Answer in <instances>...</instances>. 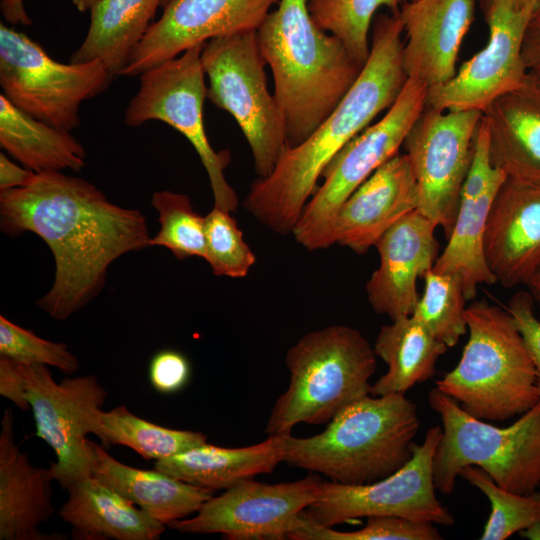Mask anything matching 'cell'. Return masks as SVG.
<instances>
[{"instance_id":"6da1fadb","label":"cell","mask_w":540,"mask_h":540,"mask_svg":"<svg viewBox=\"0 0 540 540\" xmlns=\"http://www.w3.org/2000/svg\"><path fill=\"white\" fill-rule=\"evenodd\" d=\"M0 225L10 236L33 232L50 248L54 282L36 304L60 321L101 292L113 261L151 240L140 211L118 206L89 181L60 171L36 173L27 186L0 191Z\"/></svg>"},{"instance_id":"7a4b0ae2","label":"cell","mask_w":540,"mask_h":540,"mask_svg":"<svg viewBox=\"0 0 540 540\" xmlns=\"http://www.w3.org/2000/svg\"><path fill=\"white\" fill-rule=\"evenodd\" d=\"M371 26L370 55L354 85L316 131L286 148L272 173L254 181L245 197L247 212L275 233H292L329 162L394 104L408 80L399 12L378 14Z\"/></svg>"},{"instance_id":"3957f363","label":"cell","mask_w":540,"mask_h":540,"mask_svg":"<svg viewBox=\"0 0 540 540\" xmlns=\"http://www.w3.org/2000/svg\"><path fill=\"white\" fill-rule=\"evenodd\" d=\"M257 37L272 71L287 148H293L331 115L364 66L313 21L307 0H279Z\"/></svg>"},{"instance_id":"277c9868","label":"cell","mask_w":540,"mask_h":540,"mask_svg":"<svg viewBox=\"0 0 540 540\" xmlns=\"http://www.w3.org/2000/svg\"><path fill=\"white\" fill-rule=\"evenodd\" d=\"M418 429L417 405L405 394H369L344 408L318 435L277 436L282 461L333 482L360 485L403 467L413 455Z\"/></svg>"},{"instance_id":"5b68a950","label":"cell","mask_w":540,"mask_h":540,"mask_svg":"<svg viewBox=\"0 0 540 540\" xmlns=\"http://www.w3.org/2000/svg\"><path fill=\"white\" fill-rule=\"evenodd\" d=\"M468 341L436 388L475 418L506 421L539 400L537 373L515 319L506 308L485 299L465 310Z\"/></svg>"},{"instance_id":"8992f818","label":"cell","mask_w":540,"mask_h":540,"mask_svg":"<svg viewBox=\"0 0 540 540\" xmlns=\"http://www.w3.org/2000/svg\"><path fill=\"white\" fill-rule=\"evenodd\" d=\"M376 357L369 341L353 327L330 325L302 336L286 353L289 386L276 399L265 432L291 434L299 423L327 424L370 394Z\"/></svg>"},{"instance_id":"52a82bcc","label":"cell","mask_w":540,"mask_h":540,"mask_svg":"<svg viewBox=\"0 0 540 540\" xmlns=\"http://www.w3.org/2000/svg\"><path fill=\"white\" fill-rule=\"evenodd\" d=\"M442 421L433 460L436 490L450 495L461 470L483 469L503 489L530 494L540 487V400L507 427H497L465 412L437 388L428 395Z\"/></svg>"},{"instance_id":"ba28073f","label":"cell","mask_w":540,"mask_h":540,"mask_svg":"<svg viewBox=\"0 0 540 540\" xmlns=\"http://www.w3.org/2000/svg\"><path fill=\"white\" fill-rule=\"evenodd\" d=\"M201 63L207 98L236 120L260 178L269 176L287 148L280 110L269 93L257 31L205 42Z\"/></svg>"},{"instance_id":"9c48e42d","label":"cell","mask_w":540,"mask_h":540,"mask_svg":"<svg viewBox=\"0 0 540 540\" xmlns=\"http://www.w3.org/2000/svg\"><path fill=\"white\" fill-rule=\"evenodd\" d=\"M427 87L408 79L386 114L350 140L329 162L292 234L309 251L334 244L333 229L344 201L378 167L399 153L411 127L426 107Z\"/></svg>"},{"instance_id":"30bf717a","label":"cell","mask_w":540,"mask_h":540,"mask_svg":"<svg viewBox=\"0 0 540 540\" xmlns=\"http://www.w3.org/2000/svg\"><path fill=\"white\" fill-rule=\"evenodd\" d=\"M115 75L100 60L68 64L51 58L26 34L0 24V86L17 108L70 132L81 104L104 92Z\"/></svg>"},{"instance_id":"8fae6325","label":"cell","mask_w":540,"mask_h":540,"mask_svg":"<svg viewBox=\"0 0 540 540\" xmlns=\"http://www.w3.org/2000/svg\"><path fill=\"white\" fill-rule=\"evenodd\" d=\"M204 45L205 42L194 45L139 75V88L124 111V123L136 127L158 120L184 135L207 172L214 206L234 212L238 198L224 176L230 152H216L212 148L203 123V104L207 98L201 63Z\"/></svg>"},{"instance_id":"7c38bea8","label":"cell","mask_w":540,"mask_h":540,"mask_svg":"<svg viewBox=\"0 0 540 540\" xmlns=\"http://www.w3.org/2000/svg\"><path fill=\"white\" fill-rule=\"evenodd\" d=\"M441 435V427L430 428L422 444L414 443L413 455L403 467L375 482L322 481L317 498L303 511L305 516L324 527L375 515L453 525V515L435 492L433 460Z\"/></svg>"},{"instance_id":"4fadbf2b","label":"cell","mask_w":540,"mask_h":540,"mask_svg":"<svg viewBox=\"0 0 540 540\" xmlns=\"http://www.w3.org/2000/svg\"><path fill=\"white\" fill-rule=\"evenodd\" d=\"M481 118L482 112L477 110L441 111L426 106L402 145L418 187L417 210L440 226L447 239L454 227Z\"/></svg>"},{"instance_id":"5bb4252c","label":"cell","mask_w":540,"mask_h":540,"mask_svg":"<svg viewBox=\"0 0 540 540\" xmlns=\"http://www.w3.org/2000/svg\"><path fill=\"white\" fill-rule=\"evenodd\" d=\"M36 434L54 451L50 467L63 490L91 476L87 435L108 392L94 375L66 377L57 383L46 365L19 363Z\"/></svg>"},{"instance_id":"9a60e30c","label":"cell","mask_w":540,"mask_h":540,"mask_svg":"<svg viewBox=\"0 0 540 540\" xmlns=\"http://www.w3.org/2000/svg\"><path fill=\"white\" fill-rule=\"evenodd\" d=\"M322 481L314 472L277 484L244 480L209 498L194 517L168 526L182 533H219L233 540L285 539L317 498Z\"/></svg>"},{"instance_id":"2e32d148","label":"cell","mask_w":540,"mask_h":540,"mask_svg":"<svg viewBox=\"0 0 540 540\" xmlns=\"http://www.w3.org/2000/svg\"><path fill=\"white\" fill-rule=\"evenodd\" d=\"M487 45L453 78L427 89L426 106L483 112L495 99L518 88L527 75L522 58L524 34L534 8L517 9L508 0H484Z\"/></svg>"},{"instance_id":"e0dca14e","label":"cell","mask_w":540,"mask_h":540,"mask_svg":"<svg viewBox=\"0 0 540 540\" xmlns=\"http://www.w3.org/2000/svg\"><path fill=\"white\" fill-rule=\"evenodd\" d=\"M279 0H170L118 76L134 77L211 39L257 31Z\"/></svg>"},{"instance_id":"ac0fdd59","label":"cell","mask_w":540,"mask_h":540,"mask_svg":"<svg viewBox=\"0 0 540 540\" xmlns=\"http://www.w3.org/2000/svg\"><path fill=\"white\" fill-rule=\"evenodd\" d=\"M506 178L491 163L489 131L482 115L454 227L433 267L435 272L457 275L467 301L476 297L479 285L497 282L485 258L484 235L493 200Z\"/></svg>"},{"instance_id":"d6986e66","label":"cell","mask_w":540,"mask_h":540,"mask_svg":"<svg viewBox=\"0 0 540 540\" xmlns=\"http://www.w3.org/2000/svg\"><path fill=\"white\" fill-rule=\"evenodd\" d=\"M435 222L417 209L391 226L376 242L379 266L366 283L368 301L391 320L411 316L419 302L417 281L439 256Z\"/></svg>"},{"instance_id":"ffe728a7","label":"cell","mask_w":540,"mask_h":540,"mask_svg":"<svg viewBox=\"0 0 540 540\" xmlns=\"http://www.w3.org/2000/svg\"><path fill=\"white\" fill-rule=\"evenodd\" d=\"M484 252L505 288L526 286L540 270V181L505 179L489 212Z\"/></svg>"},{"instance_id":"44dd1931","label":"cell","mask_w":540,"mask_h":540,"mask_svg":"<svg viewBox=\"0 0 540 540\" xmlns=\"http://www.w3.org/2000/svg\"><path fill=\"white\" fill-rule=\"evenodd\" d=\"M399 15L406 33L402 62L408 79L430 88L453 78L474 20L475 0H410Z\"/></svg>"},{"instance_id":"7402d4cb","label":"cell","mask_w":540,"mask_h":540,"mask_svg":"<svg viewBox=\"0 0 540 540\" xmlns=\"http://www.w3.org/2000/svg\"><path fill=\"white\" fill-rule=\"evenodd\" d=\"M418 202L409 159L405 153H397L341 205L334 222V244L363 255L398 220L416 210Z\"/></svg>"},{"instance_id":"603a6c76","label":"cell","mask_w":540,"mask_h":540,"mask_svg":"<svg viewBox=\"0 0 540 540\" xmlns=\"http://www.w3.org/2000/svg\"><path fill=\"white\" fill-rule=\"evenodd\" d=\"M49 468L34 466L15 444L14 417L6 409L0 431V539L55 540L60 534H43L39 526L55 513Z\"/></svg>"},{"instance_id":"cb8c5ba5","label":"cell","mask_w":540,"mask_h":540,"mask_svg":"<svg viewBox=\"0 0 540 540\" xmlns=\"http://www.w3.org/2000/svg\"><path fill=\"white\" fill-rule=\"evenodd\" d=\"M482 115L492 165L509 178L540 181V76L528 71L518 88L495 99Z\"/></svg>"},{"instance_id":"d4e9b609","label":"cell","mask_w":540,"mask_h":540,"mask_svg":"<svg viewBox=\"0 0 540 540\" xmlns=\"http://www.w3.org/2000/svg\"><path fill=\"white\" fill-rule=\"evenodd\" d=\"M90 474L164 525L197 512L213 490L192 485L157 469L128 466L87 440Z\"/></svg>"},{"instance_id":"484cf974","label":"cell","mask_w":540,"mask_h":540,"mask_svg":"<svg viewBox=\"0 0 540 540\" xmlns=\"http://www.w3.org/2000/svg\"><path fill=\"white\" fill-rule=\"evenodd\" d=\"M58 511L75 540H156L165 525L89 476L68 488Z\"/></svg>"},{"instance_id":"4316f807","label":"cell","mask_w":540,"mask_h":540,"mask_svg":"<svg viewBox=\"0 0 540 540\" xmlns=\"http://www.w3.org/2000/svg\"><path fill=\"white\" fill-rule=\"evenodd\" d=\"M282 462L277 435L258 444L225 448L208 443L155 461L154 469L195 486L220 490L269 474Z\"/></svg>"},{"instance_id":"83f0119b","label":"cell","mask_w":540,"mask_h":540,"mask_svg":"<svg viewBox=\"0 0 540 540\" xmlns=\"http://www.w3.org/2000/svg\"><path fill=\"white\" fill-rule=\"evenodd\" d=\"M0 145L13 159L35 173L71 170L86 165V151L70 132L53 127L0 95Z\"/></svg>"},{"instance_id":"f1b7e54d","label":"cell","mask_w":540,"mask_h":540,"mask_svg":"<svg viewBox=\"0 0 540 540\" xmlns=\"http://www.w3.org/2000/svg\"><path fill=\"white\" fill-rule=\"evenodd\" d=\"M162 0H95L83 42L70 62L102 61L115 76L153 23Z\"/></svg>"},{"instance_id":"f546056e","label":"cell","mask_w":540,"mask_h":540,"mask_svg":"<svg viewBox=\"0 0 540 540\" xmlns=\"http://www.w3.org/2000/svg\"><path fill=\"white\" fill-rule=\"evenodd\" d=\"M387 372L372 386L373 396L405 394L435 374L436 362L448 347L413 316H400L383 325L373 346Z\"/></svg>"},{"instance_id":"4dcf8cb0","label":"cell","mask_w":540,"mask_h":540,"mask_svg":"<svg viewBox=\"0 0 540 540\" xmlns=\"http://www.w3.org/2000/svg\"><path fill=\"white\" fill-rule=\"evenodd\" d=\"M94 435L106 447L123 445L145 459L159 461L207 443L202 432L159 426L130 412L125 405L97 411Z\"/></svg>"},{"instance_id":"1f68e13d","label":"cell","mask_w":540,"mask_h":540,"mask_svg":"<svg viewBox=\"0 0 540 540\" xmlns=\"http://www.w3.org/2000/svg\"><path fill=\"white\" fill-rule=\"evenodd\" d=\"M407 0H307L313 21L339 38L362 66L370 55L369 30L380 7L398 12Z\"/></svg>"},{"instance_id":"d6a6232c","label":"cell","mask_w":540,"mask_h":540,"mask_svg":"<svg viewBox=\"0 0 540 540\" xmlns=\"http://www.w3.org/2000/svg\"><path fill=\"white\" fill-rule=\"evenodd\" d=\"M423 279L424 292L411 316L448 348L454 347L468 330L461 279L433 269Z\"/></svg>"},{"instance_id":"836d02e7","label":"cell","mask_w":540,"mask_h":540,"mask_svg":"<svg viewBox=\"0 0 540 540\" xmlns=\"http://www.w3.org/2000/svg\"><path fill=\"white\" fill-rule=\"evenodd\" d=\"M459 477L480 490L490 501L491 513L482 540H505L540 521V491L518 494L498 486L480 467H464Z\"/></svg>"},{"instance_id":"e575fe53","label":"cell","mask_w":540,"mask_h":540,"mask_svg":"<svg viewBox=\"0 0 540 540\" xmlns=\"http://www.w3.org/2000/svg\"><path fill=\"white\" fill-rule=\"evenodd\" d=\"M152 206L159 214L160 229L150 246L169 249L179 259L205 255V216L194 211L190 198L168 190L153 194Z\"/></svg>"},{"instance_id":"d590c367","label":"cell","mask_w":540,"mask_h":540,"mask_svg":"<svg viewBox=\"0 0 540 540\" xmlns=\"http://www.w3.org/2000/svg\"><path fill=\"white\" fill-rule=\"evenodd\" d=\"M216 276L243 278L256 262L255 254L231 212L218 207L205 216L204 258Z\"/></svg>"},{"instance_id":"8d00e7d4","label":"cell","mask_w":540,"mask_h":540,"mask_svg":"<svg viewBox=\"0 0 540 540\" xmlns=\"http://www.w3.org/2000/svg\"><path fill=\"white\" fill-rule=\"evenodd\" d=\"M293 540H440L435 524L417 522L399 516L375 515L367 517L366 525L355 531H338L313 523L302 512L301 523L290 532Z\"/></svg>"},{"instance_id":"74e56055","label":"cell","mask_w":540,"mask_h":540,"mask_svg":"<svg viewBox=\"0 0 540 540\" xmlns=\"http://www.w3.org/2000/svg\"><path fill=\"white\" fill-rule=\"evenodd\" d=\"M0 356L23 364H41L72 375L79 369L78 358L65 343L43 339L5 316H0Z\"/></svg>"},{"instance_id":"f35d334b","label":"cell","mask_w":540,"mask_h":540,"mask_svg":"<svg viewBox=\"0 0 540 540\" xmlns=\"http://www.w3.org/2000/svg\"><path fill=\"white\" fill-rule=\"evenodd\" d=\"M190 371L189 361L181 352L165 349L152 357L148 373L155 390L163 394H172L187 384Z\"/></svg>"},{"instance_id":"ab89813d","label":"cell","mask_w":540,"mask_h":540,"mask_svg":"<svg viewBox=\"0 0 540 540\" xmlns=\"http://www.w3.org/2000/svg\"><path fill=\"white\" fill-rule=\"evenodd\" d=\"M534 307L530 292L519 291L509 300L506 309L515 319L536 368L540 397V320L535 315Z\"/></svg>"},{"instance_id":"60d3db41","label":"cell","mask_w":540,"mask_h":540,"mask_svg":"<svg viewBox=\"0 0 540 540\" xmlns=\"http://www.w3.org/2000/svg\"><path fill=\"white\" fill-rule=\"evenodd\" d=\"M0 395L22 411L31 409L19 363L0 356Z\"/></svg>"},{"instance_id":"b9f144b4","label":"cell","mask_w":540,"mask_h":540,"mask_svg":"<svg viewBox=\"0 0 540 540\" xmlns=\"http://www.w3.org/2000/svg\"><path fill=\"white\" fill-rule=\"evenodd\" d=\"M522 58L527 71L540 76V7L533 12L526 27Z\"/></svg>"},{"instance_id":"7bdbcfd3","label":"cell","mask_w":540,"mask_h":540,"mask_svg":"<svg viewBox=\"0 0 540 540\" xmlns=\"http://www.w3.org/2000/svg\"><path fill=\"white\" fill-rule=\"evenodd\" d=\"M36 173L14 163L6 154H0V191L25 187Z\"/></svg>"},{"instance_id":"ee69618b","label":"cell","mask_w":540,"mask_h":540,"mask_svg":"<svg viewBox=\"0 0 540 540\" xmlns=\"http://www.w3.org/2000/svg\"><path fill=\"white\" fill-rule=\"evenodd\" d=\"M1 11L11 23L28 25L32 22L25 11L23 0H1Z\"/></svg>"},{"instance_id":"f6af8a7d","label":"cell","mask_w":540,"mask_h":540,"mask_svg":"<svg viewBox=\"0 0 540 540\" xmlns=\"http://www.w3.org/2000/svg\"><path fill=\"white\" fill-rule=\"evenodd\" d=\"M526 286L529 289L535 305L540 309V270L531 278Z\"/></svg>"},{"instance_id":"bcb514c9","label":"cell","mask_w":540,"mask_h":540,"mask_svg":"<svg viewBox=\"0 0 540 540\" xmlns=\"http://www.w3.org/2000/svg\"><path fill=\"white\" fill-rule=\"evenodd\" d=\"M520 534L530 540H540V521H537L528 528L520 531Z\"/></svg>"},{"instance_id":"7dc6e473","label":"cell","mask_w":540,"mask_h":540,"mask_svg":"<svg viewBox=\"0 0 540 540\" xmlns=\"http://www.w3.org/2000/svg\"><path fill=\"white\" fill-rule=\"evenodd\" d=\"M511 5L517 9L522 8H534L535 10L540 7V0H508Z\"/></svg>"},{"instance_id":"c3c4849f","label":"cell","mask_w":540,"mask_h":540,"mask_svg":"<svg viewBox=\"0 0 540 540\" xmlns=\"http://www.w3.org/2000/svg\"><path fill=\"white\" fill-rule=\"evenodd\" d=\"M80 12L89 11L95 0H70Z\"/></svg>"},{"instance_id":"681fc988","label":"cell","mask_w":540,"mask_h":540,"mask_svg":"<svg viewBox=\"0 0 540 540\" xmlns=\"http://www.w3.org/2000/svg\"><path fill=\"white\" fill-rule=\"evenodd\" d=\"M170 0H162V6H164L165 4H167Z\"/></svg>"}]
</instances>
